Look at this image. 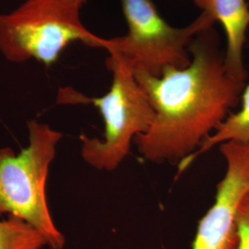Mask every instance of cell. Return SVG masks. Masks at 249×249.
<instances>
[{"label":"cell","mask_w":249,"mask_h":249,"mask_svg":"<svg viewBox=\"0 0 249 249\" xmlns=\"http://www.w3.org/2000/svg\"><path fill=\"white\" fill-rule=\"evenodd\" d=\"M220 151L226 171L216 187L213 204L198 223L192 249H238L236 213L249 192V145L227 142Z\"/></svg>","instance_id":"obj_6"},{"label":"cell","mask_w":249,"mask_h":249,"mask_svg":"<svg viewBox=\"0 0 249 249\" xmlns=\"http://www.w3.org/2000/svg\"><path fill=\"white\" fill-rule=\"evenodd\" d=\"M197 8L219 21L225 31L227 48L224 64L228 73L246 82L248 73L243 61V51L249 27V8L246 0H193Z\"/></svg>","instance_id":"obj_7"},{"label":"cell","mask_w":249,"mask_h":249,"mask_svg":"<svg viewBox=\"0 0 249 249\" xmlns=\"http://www.w3.org/2000/svg\"><path fill=\"white\" fill-rule=\"evenodd\" d=\"M106 64L113 80L105 95L88 97L72 88H61L57 103L92 105L98 109L105 124L103 139L80 135V152L93 168L112 172L129 154L135 138L150 129L155 113L133 70L124 60L109 53Z\"/></svg>","instance_id":"obj_2"},{"label":"cell","mask_w":249,"mask_h":249,"mask_svg":"<svg viewBox=\"0 0 249 249\" xmlns=\"http://www.w3.org/2000/svg\"><path fill=\"white\" fill-rule=\"evenodd\" d=\"M241 108L234 114H230L219 128L205 140L197 151L178 165V175L182 174L199 156L211 151L216 145L227 142H236L249 145V83L241 96Z\"/></svg>","instance_id":"obj_8"},{"label":"cell","mask_w":249,"mask_h":249,"mask_svg":"<svg viewBox=\"0 0 249 249\" xmlns=\"http://www.w3.org/2000/svg\"><path fill=\"white\" fill-rule=\"evenodd\" d=\"M29 145L18 154L0 149V215L16 216L32 225L52 249H62L65 237L53 223L45 186L55 147L62 133L36 120L28 122Z\"/></svg>","instance_id":"obj_3"},{"label":"cell","mask_w":249,"mask_h":249,"mask_svg":"<svg viewBox=\"0 0 249 249\" xmlns=\"http://www.w3.org/2000/svg\"><path fill=\"white\" fill-rule=\"evenodd\" d=\"M69 4H71L73 6L77 7V8H80L81 9L83 7V5L88 1V0H63Z\"/></svg>","instance_id":"obj_11"},{"label":"cell","mask_w":249,"mask_h":249,"mask_svg":"<svg viewBox=\"0 0 249 249\" xmlns=\"http://www.w3.org/2000/svg\"><path fill=\"white\" fill-rule=\"evenodd\" d=\"M127 24L124 36L102 39L100 48L124 60L133 71L160 76L166 68H186L191 62L188 46L201 31L214 26L202 12L187 26L175 28L160 16L152 0H121Z\"/></svg>","instance_id":"obj_5"},{"label":"cell","mask_w":249,"mask_h":249,"mask_svg":"<svg viewBox=\"0 0 249 249\" xmlns=\"http://www.w3.org/2000/svg\"><path fill=\"white\" fill-rule=\"evenodd\" d=\"M45 237L20 218L9 215L0 221V249H44Z\"/></svg>","instance_id":"obj_9"},{"label":"cell","mask_w":249,"mask_h":249,"mask_svg":"<svg viewBox=\"0 0 249 249\" xmlns=\"http://www.w3.org/2000/svg\"><path fill=\"white\" fill-rule=\"evenodd\" d=\"M238 249H249V192L244 196L236 213Z\"/></svg>","instance_id":"obj_10"},{"label":"cell","mask_w":249,"mask_h":249,"mask_svg":"<svg viewBox=\"0 0 249 249\" xmlns=\"http://www.w3.org/2000/svg\"><path fill=\"white\" fill-rule=\"evenodd\" d=\"M101 37L80 19V9L63 0H22L0 13V53L10 62L35 59L51 67L74 42L100 48Z\"/></svg>","instance_id":"obj_4"},{"label":"cell","mask_w":249,"mask_h":249,"mask_svg":"<svg viewBox=\"0 0 249 249\" xmlns=\"http://www.w3.org/2000/svg\"><path fill=\"white\" fill-rule=\"evenodd\" d=\"M186 68H166L160 76L133 71L155 113L150 129L134 140L153 163L179 165L193 155L240 102L246 82L228 73L214 27L196 35L188 46Z\"/></svg>","instance_id":"obj_1"}]
</instances>
